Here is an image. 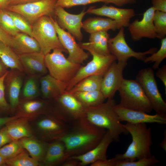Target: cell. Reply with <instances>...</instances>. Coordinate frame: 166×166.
Here are the masks:
<instances>
[{
	"mask_svg": "<svg viewBox=\"0 0 166 166\" xmlns=\"http://www.w3.org/2000/svg\"><path fill=\"white\" fill-rule=\"evenodd\" d=\"M106 131L83 117L69 124L67 130L59 140L64 143L69 158L92 149L101 141Z\"/></svg>",
	"mask_w": 166,
	"mask_h": 166,
	"instance_id": "obj_1",
	"label": "cell"
},
{
	"mask_svg": "<svg viewBox=\"0 0 166 166\" xmlns=\"http://www.w3.org/2000/svg\"><path fill=\"white\" fill-rule=\"evenodd\" d=\"M115 104L113 98H109L105 102L85 108V117L94 125L108 130L113 141L118 142L121 135L129 133L121 123L114 109Z\"/></svg>",
	"mask_w": 166,
	"mask_h": 166,
	"instance_id": "obj_2",
	"label": "cell"
},
{
	"mask_svg": "<svg viewBox=\"0 0 166 166\" xmlns=\"http://www.w3.org/2000/svg\"><path fill=\"white\" fill-rule=\"evenodd\" d=\"M123 126L131 135L132 141L124 153L117 154L115 157L132 161L152 156L151 148L153 142L151 128L148 127L146 123L127 122Z\"/></svg>",
	"mask_w": 166,
	"mask_h": 166,
	"instance_id": "obj_3",
	"label": "cell"
},
{
	"mask_svg": "<svg viewBox=\"0 0 166 166\" xmlns=\"http://www.w3.org/2000/svg\"><path fill=\"white\" fill-rule=\"evenodd\" d=\"M53 21L51 17L45 16L39 18L32 26L33 37L45 55L55 49L68 53L59 41Z\"/></svg>",
	"mask_w": 166,
	"mask_h": 166,
	"instance_id": "obj_4",
	"label": "cell"
},
{
	"mask_svg": "<svg viewBox=\"0 0 166 166\" xmlns=\"http://www.w3.org/2000/svg\"><path fill=\"white\" fill-rule=\"evenodd\" d=\"M118 91L120 97L119 104L121 106L148 113L153 110L142 87L136 80L124 79Z\"/></svg>",
	"mask_w": 166,
	"mask_h": 166,
	"instance_id": "obj_5",
	"label": "cell"
},
{
	"mask_svg": "<svg viewBox=\"0 0 166 166\" xmlns=\"http://www.w3.org/2000/svg\"><path fill=\"white\" fill-rule=\"evenodd\" d=\"M63 52L59 49H54L52 52L45 55V61L49 74L67 84L81 66L68 60Z\"/></svg>",
	"mask_w": 166,
	"mask_h": 166,
	"instance_id": "obj_6",
	"label": "cell"
},
{
	"mask_svg": "<svg viewBox=\"0 0 166 166\" xmlns=\"http://www.w3.org/2000/svg\"><path fill=\"white\" fill-rule=\"evenodd\" d=\"M136 80L142 87L156 113L166 115V103L158 89L153 69L147 68L140 70Z\"/></svg>",
	"mask_w": 166,
	"mask_h": 166,
	"instance_id": "obj_7",
	"label": "cell"
},
{
	"mask_svg": "<svg viewBox=\"0 0 166 166\" xmlns=\"http://www.w3.org/2000/svg\"><path fill=\"white\" fill-rule=\"evenodd\" d=\"M89 52L92 56V60L85 66L81 67L67 84L66 91H69L78 82L88 77L93 75L103 77L111 65L117 60L116 57L111 54L105 55L93 51Z\"/></svg>",
	"mask_w": 166,
	"mask_h": 166,
	"instance_id": "obj_8",
	"label": "cell"
},
{
	"mask_svg": "<svg viewBox=\"0 0 166 166\" xmlns=\"http://www.w3.org/2000/svg\"><path fill=\"white\" fill-rule=\"evenodd\" d=\"M56 0H40L26 4L9 6L8 10L22 15L30 24H33L45 16H51L54 14Z\"/></svg>",
	"mask_w": 166,
	"mask_h": 166,
	"instance_id": "obj_9",
	"label": "cell"
},
{
	"mask_svg": "<svg viewBox=\"0 0 166 166\" xmlns=\"http://www.w3.org/2000/svg\"><path fill=\"white\" fill-rule=\"evenodd\" d=\"M117 34L114 37L109 38L108 46L111 54L115 56L118 61L127 62L131 57L143 61L147 55L152 54L157 50L152 48L143 52H137L133 50L127 44L125 38L124 29H120Z\"/></svg>",
	"mask_w": 166,
	"mask_h": 166,
	"instance_id": "obj_10",
	"label": "cell"
},
{
	"mask_svg": "<svg viewBox=\"0 0 166 166\" xmlns=\"http://www.w3.org/2000/svg\"><path fill=\"white\" fill-rule=\"evenodd\" d=\"M55 100L57 104V112L66 123L69 124L85 117V108L72 94L66 91Z\"/></svg>",
	"mask_w": 166,
	"mask_h": 166,
	"instance_id": "obj_11",
	"label": "cell"
},
{
	"mask_svg": "<svg viewBox=\"0 0 166 166\" xmlns=\"http://www.w3.org/2000/svg\"><path fill=\"white\" fill-rule=\"evenodd\" d=\"M127 62L114 61L103 77L100 91L105 98H113L124 79V70Z\"/></svg>",
	"mask_w": 166,
	"mask_h": 166,
	"instance_id": "obj_12",
	"label": "cell"
},
{
	"mask_svg": "<svg viewBox=\"0 0 166 166\" xmlns=\"http://www.w3.org/2000/svg\"><path fill=\"white\" fill-rule=\"evenodd\" d=\"M54 13L56 21L61 28L67 30L78 41L82 40L83 38L81 31L82 20L87 13L86 11L84 9L79 14H74L68 12L62 7L57 6L55 8Z\"/></svg>",
	"mask_w": 166,
	"mask_h": 166,
	"instance_id": "obj_13",
	"label": "cell"
},
{
	"mask_svg": "<svg viewBox=\"0 0 166 166\" xmlns=\"http://www.w3.org/2000/svg\"><path fill=\"white\" fill-rule=\"evenodd\" d=\"M155 10L152 6L149 8L144 13L141 20L136 19L130 23L128 27L134 41H138L144 38L150 39L157 38L153 23Z\"/></svg>",
	"mask_w": 166,
	"mask_h": 166,
	"instance_id": "obj_14",
	"label": "cell"
},
{
	"mask_svg": "<svg viewBox=\"0 0 166 166\" xmlns=\"http://www.w3.org/2000/svg\"><path fill=\"white\" fill-rule=\"evenodd\" d=\"M53 22L59 41L69 54L67 59L75 63L82 64L88 58L89 54L77 43L73 36L59 26L56 20Z\"/></svg>",
	"mask_w": 166,
	"mask_h": 166,
	"instance_id": "obj_15",
	"label": "cell"
},
{
	"mask_svg": "<svg viewBox=\"0 0 166 166\" xmlns=\"http://www.w3.org/2000/svg\"><path fill=\"white\" fill-rule=\"evenodd\" d=\"M114 109L120 121H125L133 124L156 123L166 124V115L156 113L152 115L145 112L128 109L115 104Z\"/></svg>",
	"mask_w": 166,
	"mask_h": 166,
	"instance_id": "obj_16",
	"label": "cell"
},
{
	"mask_svg": "<svg viewBox=\"0 0 166 166\" xmlns=\"http://www.w3.org/2000/svg\"><path fill=\"white\" fill-rule=\"evenodd\" d=\"M87 13L104 16L115 21L118 29L122 27H128L131 19L135 15L132 9H122L104 5L101 7L95 8H90L86 10Z\"/></svg>",
	"mask_w": 166,
	"mask_h": 166,
	"instance_id": "obj_17",
	"label": "cell"
},
{
	"mask_svg": "<svg viewBox=\"0 0 166 166\" xmlns=\"http://www.w3.org/2000/svg\"><path fill=\"white\" fill-rule=\"evenodd\" d=\"M23 71L30 76L41 77L47 74L45 55L42 51L18 55Z\"/></svg>",
	"mask_w": 166,
	"mask_h": 166,
	"instance_id": "obj_18",
	"label": "cell"
},
{
	"mask_svg": "<svg viewBox=\"0 0 166 166\" xmlns=\"http://www.w3.org/2000/svg\"><path fill=\"white\" fill-rule=\"evenodd\" d=\"M113 141V140L109 132L107 130L101 141L92 149L83 154L69 157L78 160L80 166L90 164L97 161L107 159V150Z\"/></svg>",
	"mask_w": 166,
	"mask_h": 166,
	"instance_id": "obj_19",
	"label": "cell"
},
{
	"mask_svg": "<svg viewBox=\"0 0 166 166\" xmlns=\"http://www.w3.org/2000/svg\"><path fill=\"white\" fill-rule=\"evenodd\" d=\"M39 128L47 139L59 140L67 130L69 124L54 117H46L38 123Z\"/></svg>",
	"mask_w": 166,
	"mask_h": 166,
	"instance_id": "obj_20",
	"label": "cell"
},
{
	"mask_svg": "<svg viewBox=\"0 0 166 166\" xmlns=\"http://www.w3.org/2000/svg\"><path fill=\"white\" fill-rule=\"evenodd\" d=\"M22 72L17 69H11L8 71L5 79L10 105L13 110L18 105L19 97L23 85Z\"/></svg>",
	"mask_w": 166,
	"mask_h": 166,
	"instance_id": "obj_21",
	"label": "cell"
},
{
	"mask_svg": "<svg viewBox=\"0 0 166 166\" xmlns=\"http://www.w3.org/2000/svg\"><path fill=\"white\" fill-rule=\"evenodd\" d=\"M109 38L108 31H99L90 34L89 42L78 44L83 49L89 52L93 51L101 55H109L111 54L108 46Z\"/></svg>",
	"mask_w": 166,
	"mask_h": 166,
	"instance_id": "obj_22",
	"label": "cell"
},
{
	"mask_svg": "<svg viewBox=\"0 0 166 166\" xmlns=\"http://www.w3.org/2000/svg\"><path fill=\"white\" fill-rule=\"evenodd\" d=\"M40 83V91L46 99L55 100L66 91V83L55 78L49 74L41 77Z\"/></svg>",
	"mask_w": 166,
	"mask_h": 166,
	"instance_id": "obj_23",
	"label": "cell"
},
{
	"mask_svg": "<svg viewBox=\"0 0 166 166\" xmlns=\"http://www.w3.org/2000/svg\"><path fill=\"white\" fill-rule=\"evenodd\" d=\"M68 158L64 143L57 140L47 145L43 160L46 164L51 165L62 164Z\"/></svg>",
	"mask_w": 166,
	"mask_h": 166,
	"instance_id": "obj_24",
	"label": "cell"
},
{
	"mask_svg": "<svg viewBox=\"0 0 166 166\" xmlns=\"http://www.w3.org/2000/svg\"><path fill=\"white\" fill-rule=\"evenodd\" d=\"M82 28L90 34L109 30L119 29L117 22L110 18L101 17L90 18L82 22Z\"/></svg>",
	"mask_w": 166,
	"mask_h": 166,
	"instance_id": "obj_25",
	"label": "cell"
},
{
	"mask_svg": "<svg viewBox=\"0 0 166 166\" xmlns=\"http://www.w3.org/2000/svg\"><path fill=\"white\" fill-rule=\"evenodd\" d=\"M13 37L16 45L15 52L18 55L41 51L37 41L28 35L19 32Z\"/></svg>",
	"mask_w": 166,
	"mask_h": 166,
	"instance_id": "obj_26",
	"label": "cell"
},
{
	"mask_svg": "<svg viewBox=\"0 0 166 166\" xmlns=\"http://www.w3.org/2000/svg\"><path fill=\"white\" fill-rule=\"evenodd\" d=\"M6 124L7 132L12 141L18 140L31 135V131L25 118H18Z\"/></svg>",
	"mask_w": 166,
	"mask_h": 166,
	"instance_id": "obj_27",
	"label": "cell"
},
{
	"mask_svg": "<svg viewBox=\"0 0 166 166\" xmlns=\"http://www.w3.org/2000/svg\"><path fill=\"white\" fill-rule=\"evenodd\" d=\"M0 59L7 67L23 72L19 56L12 49L0 41Z\"/></svg>",
	"mask_w": 166,
	"mask_h": 166,
	"instance_id": "obj_28",
	"label": "cell"
},
{
	"mask_svg": "<svg viewBox=\"0 0 166 166\" xmlns=\"http://www.w3.org/2000/svg\"><path fill=\"white\" fill-rule=\"evenodd\" d=\"M71 94H72L85 108L100 105L104 102L105 100L100 90L76 92Z\"/></svg>",
	"mask_w": 166,
	"mask_h": 166,
	"instance_id": "obj_29",
	"label": "cell"
},
{
	"mask_svg": "<svg viewBox=\"0 0 166 166\" xmlns=\"http://www.w3.org/2000/svg\"><path fill=\"white\" fill-rule=\"evenodd\" d=\"M103 76L91 75L83 79L67 91L70 93L76 92L100 90Z\"/></svg>",
	"mask_w": 166,
	"mask_h": 166,
	"instance_id": "obj_30",
	"label": "cell"
},
{
	"mask_svg": "<svg viewBox=\"0 0 166 166\" xmlns=\"http://www.w3.org/2000/svg\"><path fill=\"white\" fill-rule=\"evenodd\" d=\"M19 141L23 147L28 151L32 158L38 161L43 160L47 145L46 146L45 145L28 137L22 138Z\"/></svg>",
	"mask_w": 166,
	"mask_h": 166,
	"instance_id": "obj_31",
	"label": "cell"
},
{
	"mask_svg": "<svg viewBox=\"0 0 166 166\" xmlns=\"http://www.w3.org/2000/svg\"><path fill=\"white\" fill-rule=\"evenodd\" d=\"M48 106L46 103L43 101L28 100L21 105L19 114L22 117L23 114L31 115L38 111H46Z\"/></svg>",
	"mask_w": 166,
	"mask_h": 166,
	"instance_id": "obj_32",
	"label": "cell"
},
{
	"mask_svg": "<svg viewBox=\"0 0 166 166\" xmlns=\"http://www.w3.org/2000/svg\"><path fill=\"white\" fill-rule=\"evenodd\" d=\"M6 164L10 166H37L38 161L31 157L24 151L14 157L6 160Z\"/></svg>",
	"mask_w": 166,
	"mask_h": 166,
	"instance_id": "obj_33",
	"label": "cell"
},
{
	"mask_svg": "<svg viewBox=\"0 0 166 166\" xmlns=\"http://www.w3.org/2000/svg\"><path fill=\"white\" fill-rule=\"evenodd\" d=\"M37 78V77L29 76L25 81L22 91V95L26 99H31L38 95L39 89Z\"/></svg>",
	"mask_w": 166,
	"mask_h": 166,
	"instance_id": "obj_34",
	"label": "cell"
},
{
	"mask_svg": "<svg viewBox=\"0 0 166 166\" xmlns=\"http://www.w3.org/2000/svg\"><path fill=\"white\" fill-rule=\"evenodd\" d=\"M161 45L160 49L151 54L149 57H146L143 60L145 63L154 62L152 69H158L162 61L166 57V38L161 39Z\"/></svg>",
	"mask_w": 166,
	"mask_h": 166,
	"instance_id": "obj_35",
	"label": "cell"
},
{
	"mask_svg": "<svg viewBox=\"0 0 166 166\" xmlns=\"http://www.w3.org/2000/svg\"><path fill=\"white\" fill-rule=\"evenodd\" d=\"M153 23L157 38L162 39L166 35V12L155 10L153 18Z\"/></svg>",
	"mask_w": 166,
	"mask_h": 166,
	"instance_id": "obj_36",
	"label": "cell"
},
{
	"mask_svg": "<svg viewBox=\"0 0 166 166\" xmlns=\"http://www.w3.org/2000/svg\"><path fill=\"white\" fill-rule=\"evenodd\" d=\"M8 11L13 19L15 27L19 31L33 37L32 26L29 22L19 14L9 10Z\"/></svg>",
	"mask_w": 166,
	"mask_h": 166,
	"instance_id": "obj_37",
	"label": "cell"
},
{
	"mask_svg": "<svg viewBox=\"0 0 166 166\" xmlns=\"http://www.w3.org/2000/svg\"><path fill=\"white\" fill-rule=\"evenodd\" d=\"M18 140L12 141L0 148V155L6 160L13 158L24 151Z\"/></svg>",
	"mask_w": 166,
	"mask_h": 166,
	"instance_id": "obj_38",
	"label": "cell"
},
{
	"mask_svg": "<svg viewBox=\"0 0 166 166\" xmlns=\"http://www.w3.org/2000/svg\"><path fill=\"white\" fill-rule=\"evenodd\" d=\"M0 25L8 34L12 36L20 32L15 27L8 10L0 9Z\"/></svg>",
	"mask_w": 166,
	"mask_h": 166,
	"instance_id": "obj_39",
	"label": "cell"
},
{
	"mask_svg": "<svg viewBox=\"0 0 166 166\" xmlns=\"http://www.w3.org/2000/svg\"><path fill=\"white\" fill-rule=\"evenodd\" d=\"M116 166H151L155 165L159 160L154 156L143 158L135 161L117 159Z\"/></svg>",
	"mask_w": 166,
	"mask_h": 166,
	"instance_id": "obj_40",
	"label": "cell"
},
{
	"mask_svg": "<svg viewBox=\"0 0 166 166\" xmlns=\"http://www.w3.org/2000/svg\"><path fill=\"white\" fill-rule=\"evenodd\" d=\"M104 0H57L56 6L70 8L78 5H85L97 2H103Z\"/></svg>",
	"mask_w": 166,
	"mask_h": 166,
	"instance_id": "obj_41",
	"label": "cell"
},
{
	"mask_svg": "<svg viewBox=\"0 0 166 166\" xmlns=\"http://www.w3.org/2000/svg\"><path fill=\"white\" fill-rule=\"evenodd\" d=\"M8 71L0 77V111H7L10 109L5 97V80Z\"/></svg>",
	"mask_w": 166,
	"mask_h": 166,
	"instance_id": "obj_42",
	"label": "cell"
},
{
	"mask_svg": "<svg viewBox=\"0 0 166 166\" xmlns=\"http://www.w3.org/2000/svg\"><path fill=\"white\" fill-rule=\"evenodd\" d=\"M0 41L10 47L15 52L16 45L13 40V37L8 34L0 25Z\"/></svg>",
	"mask_w": 166,
	"mask_h": 166,
	"instance_id": "obj_43",
	"label": "cell"
},
{
	"mask_svg": "<svg viewBox=\"0 0 166 166\" xmlns=\"http://www.w3.org/2000/svg\"><path fill=\"white\" fill-rule=\"evenodd\" d=\"M117 159L115 157L96 161L90 164L91 166H116Z\"/></svg>",
	"mask_w": 166,
	"mask_h": 166,
	"instance_id": "obj_44",
	"label": "cell"
},
{
	"mask_svg": "<svg viewBox=\"0 0 166 166\" xmlns=\"http://www.w3.org/2000/svg\"><path fill=\"white\" fill-rule=\"evenodd\" d=\"M11 141L7 132L5 127L0 129V148Z\"/></svg>",
	"mask_w": 166,
	"mask_h": 166,
	"instance_id": "obj_45",
	"label": "cell"
},
{
	"mask_svg": "<svg viewBox=\"0 0 166 166\" xmlns=\"http://www.w3.org/2000/svg\"><path fill=\"white\" fill-rule=\"evenodd\" d=\"M152 6L156 10L166 12V0H151Z\"/></svg>",
	"mask_w": 166,
	"mask_h": 166,
	"instance_id": "obj_46",
	"label": "cell"
},
{
	"mask_svg": "<svg viewBox=\"0 0 166 166\" xmlns=\"http://www.w3.org/2000/svg\"><path fill=\"white\" fill-rule=\"evenodd\" d=\"M156 75L162 82L165 86L166 93V65H164L161 68H159L156 73Z\"/></svg>",
	"mask_w": 166,
	"mask_h": 166,
	"instance_id": "obj_47",
	"label": "cell"
},
{
	"mask_svg": "<svg viewBox=\"0 0 166 166\" xmlns=\"http://www.w3.org/2000/svg\"><path fill=\"white\" fill-rule=\"evenodd\" d=\"M136 0H104L103 2L106 4L112 3L118 6H122L127 4H133Z\"/></svg>",
	"mask_w": 166,
	"mask_h": 166,
	"instance_id": "obj_48",
	"label": "cell"
},
{
	"mask_svg": "<svg viewBox=\"0 0 166 166\" xmlns=\"http://www.w3.org/2000/svg\"><path fill=\"white\" fill-rule=\"evenodd\" d=\"M62 165L63 166H80V162L75 159L69 157Z\"/></svg>",
	"mask_w": 166,
	"mask_h": 166,
	"instance_id": "obj_49",
	"label": "cell"
},
{
	"mask_svg": "<svg viewBox=\"0 0 166 166\" xmlns=\"http://www.w3.org/2000/svg\"><path fill=\"white\" fill-rule=\"evenodd\" d=\"M21 117L19 115L11 117H0V127L8 122Z\"/></svg>",
	"mask_w": 166,
	"mask_h": 166,
	"instance_id": "obj_50",
	"label": "cell"
},
{
	"mask_svg": "<svg viewBox=\"0 0 166 166\" xmlns=\"http://www.w3.org/2000/svg\"><path fill=\"white\" fill-rule=\"evenodd\" d=\"M39 0H9V6L23 4Z\"/></svg>",
	"mask_w": 166,
	"mask_h": 166,
	"instance_id": "obj_51",
	"label": "cell"
},
{
	"mask_svg": "<svg viewBox=\"0 0 166 166\" xmlns=\"http://www.w3.org/2000/svg\"><path fill=\"white\" fill-rule=\"evenodd\" d=\"M7 68L1 61H0V77L8 71L7 70Z\"/></svg>",
	"mask_w": 166,
	"mask_h": 166,
	"instance_id": "obj_52",
	"label": "cell"
},
{
	"mask_svg": "<svg viewBox=\"0 0 166 166\" xmlns=\"http://www.w3.org/2000/svg\"><path fill=\"white\" fill-rule=\"evenodd\" d=\"M9 0H0V9L6 8L9 6Z\"/></svg>",
	"mask_w": 166,
	"mask_h": 166,
	"instance_id": "obj_53",
	"label": "cell"
},
{
	"mask_svg": "<svg viewBox=\"0 0 166 166\" xmlns=\"http://www.w3.org/2000/svg\"><path fill=\"white\" fill-rule=\"evenodd\" d=\"M164 137L161 141V142L160 144V146L162 148L164 151H166V130L164 131Z\"/></svg>",
	"mask_w": 166,
	"mask_h": 166,
	"instance_id": "obj_54",
	"label": "cell"
},
{
	"mask_svg": "<svg viewBox=\"0 0 166 166\" xmlns=\"http://www.w3.org/2000/svg\"><path fill=\"white\" fill-rule=\"evenodd\" d=\"M6 164V159L0 155V166Z\"/></svg>",
	"mask_w": 166,
	"mask_h": 166,
	"instance_id": "obj_55",
	"label": "cell"
},
{
	"mask_svg": "<svg viewBox=\"0 0 166 166\" xmlns=\"http://www.w3.org/2000/svg\"></svg>",
	"mask_w": 166,
	"mask_h": 166,
	"instance_id": "obj_56",
	"label": "cell"
}]
</instances>
